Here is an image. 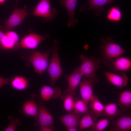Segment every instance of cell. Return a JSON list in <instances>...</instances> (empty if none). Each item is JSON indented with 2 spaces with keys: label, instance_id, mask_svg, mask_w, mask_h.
Returning <instances> with one entry per match:
<instances>
[{
  "label": "cell",
  "instance_id": "obj_16",
  "mask_svg": "<svg viewBox=\"0 0 131 131\" xmlns=\"http://www.w3.org/2000/svg\"><path fill=\"white\" fill-rule=\"evenodd\" d=\"M35 96L32 94L31 98L23 104L22 111L26 117L28 115L35 118L37 117L38 108L34 99Z\"/></svg>",
  "mask_w": 131,
  "mask_h": 131
},
{
  "label": "cell",
  "instance_id": "obj_22",
  "mask_svg": "<svg viewBox=\"0 0 131 131\" xmlns=\"http://www.w3.org/2000/svg\"><path fill=\"white\" fill-rule=\"evenodd\" d=\"M91 111L97 116L102 115L104 106L96 95L94 96L89 103Z\"/></svg>",
  "mask_w": 131,
  "mask_h": 131
},
{
  "label": "cell",
  "instance_id": "obj_21",
  "mask_svg": "<svg viewBox=\"0 0 131 131\" xmlns=\"http://www.w3.org/2000/svg\"><path fill=\"white\" fill-rule=\"evenodd\" d=\"M118 104L123 111L129 110L131 107V91L126 90L121 92L119 96Z\"/></svg>",
  "mask_w": 131,
  "mask_h": 131
},
{
  "label": "cell",
  "instance_id": "obj_7",
  "mask_svg": "<svg viewBox=\"0 0 131 131\" xmlns=\"http://www.w3.org/2000/svg\"><path fill=\"white\" fill-rule=\"evenodd\" d=\"M50 38L48 34L42 36L35 32H31L22 38L20 43V46L24 48L34 49L42 41Z\"/></svg>",
  "mask_w": 131,
  "mask_h": 131
},
{
  "label": "cell",
  "instance_id": "obj_25",
  "mask_svg": "<svg viewBox=\"0 0 131 131\" xmlns=\"http://www.w3.org/2000/svg\"><path fill=\"white\" fill-rule=\"evenodd\" d=\"M73 97L71 94L65 91L62 95L61 98L64 102V108L67 111L70 112L74 109L75 102Z\"/></svg>",
  "mask_w": 131,
  "mask_h": 131
},
{
  "label": "cell",
  "instance_id": "obj_26",
  "mask_svg": "<svg viewBox=\"0 0 131 131\" xmlns=\"http://www.w3.org/2000/svg\"><path fill=\"white\" fill-rule=\"evenodd\" d=\"M122 13L121 10L118 8L113 7L109 10L106 17L109 20L113 22H117L121 18Z\"/></svg>",
  "mask_w": 131,
  "mask_h": 131
},
{
  "label": "cell",
  "instance_id": "obj_23",
  "mask_svg": "<svg viewBox=\"0 0 131 131\" xmlns=\"http://www.w3.org/2000/svg\"><path fill=\"white\" fill-rule=\"evenodd\" d=\"M12 87L18 90H22L29 87L28 81L26 78L22 76H16L11 82Z\"/></svg>",
  "mask_w": 131,
  "mask_h": 131
},
{
  "label": "cell",
  "instance_id": "obj_32",
  "mask_svg": "<svg viewBox=\"0 0 131 131\" xmlns=\"http://www.w3.org/2000/svg\"><path fill=\"white\" fill-rule=\"evenodd\" d=\"M40 129L41 131H52L54 130L53 127L47 126H41Z\"/></svg>",
  "mask_w": 131,
  "mask_h": 131
},
{
  "label": "cell",
  "instance_id": "obj_1",
  "mask_svg": "<svg viewBox=\"0 0 131 131\" xmlns=\"http://www.w3.org/2000/svg\"><path fill=\"white\" fill-rule=\"evenodd\" d=\"M102 45L100 47L101 59L103 64L107 65L111 59L121 56L126 51L120 45L115 43L110 37L106 39H100Z\"/></svg>",
  "mask_w": 131,
  "mask_h": 131
},
{
  "label": "cell",
  "instance_id": "obj_10",
  "mask_svg": "<svg viewBox=\"0 0 131 131\" xmlns=\"http://www.w3.org/2000/svg\"><path fill=\"white\" fill-rule=\"evenodd\" d=\"M36 119V122L35 124L36 125H38L39 127L49 126L54 128V124L53 117L44 105H39Z\"/></svg>",
  "mask_w": 131,
  "mask_h": 131
},
{
  "label": "cell",
  "instance_id": "obj_11",
  "mask_svg": "<svg viewBox=\"0 0 131 131\" xmlns=\"http://www.w3.org/2000/svg\"><path fill=\"white\" fill-rule=\"evenodd\" d=\"M65 76L68 82L67 88L65 91L74 97L76 95V88L79 84L83 76L78 67L74 69L71 74Z\"/></svg>",
  "mask_w": 131,
  "mask_h": 131
},
{
  "label": "cell",
  "instance_id": "obj_3",
  "mask_svg": "<svg viewBox=\"0 0 131 131\" xmlns=\"http://www.w3.org/2000/svg\"><path fill=\"white\" fill-rule=\"evenodd\" d=\"M79 58L81 61V64L78 67L83 76L86 78L98 79L96 72L99 68L101 59L93 56L89 57L82 54L80 55Z\"/></svg>",
  "mask_w": 131,
  "mask_h": 131
},
{
  "label": "cell",
  "instance_id": "obj_31",
  "mask_svg": "<svg viewBox=\"0 0 131 131\" xmlns=\"http://www.w3.org/2000/svg\"><path fill=\"white\" fill-rule=\"evenodd\" d=\"M10 78H4L0 77V89L4 85L8 83Z\"/></svg>",
  "mask_w": 131,
  "mask_h": 131
},
{
  "label": "cell",
  "instance_id": "obj_12",
  "mask_svg": "<svg viewBox=\"0 0 131 131\" xmlns=\"http://www.w3.org/2000/svg\"><path fill=\"white\" fill-rule=\"evenodd\" d=\"M66 10L69 16L67 26L68 27L74 26L78 22L75 18V13L77 0H58Z\"/></svg>",
  "mask_w": 131,
  "mask_h": 131
},
{
  "label": "cell",
  "instance_id": "obj_19",
  "mask_svg": "<svg viewBox=\"0 0 131 131\" xmlns=\"http://www.w3.org/2000/svg\"><path fill=\"white\" fill-rule=\"evenodd\" d=\"M20 43H15L9 38L0 29V49L4 50L15 49L20 47Z\"/></svg>",
  "mask_w": 131,
  "mask_h": 131
},
{
  "label": "cell",
  "instance_id": "obj_17",
  "mask_svg": "<svg viewBox=\"0 0 131 131\" xmlns=\"http://www.w3.org/2000/svg\"><path fill=\"white\" fill-rule=\"evenodd\" d=\"M131 129V117L124 115L120 117L115 122L112 130L117 131H127Z\"/></svg>",
  "mask_w": 131,
  "mask_h": 131
},
{
  "label": "cell",
  "instance_id": "obj_13",
  "mask_svg": "<svg viewBox=\"0 0 131 131\" xmlns=\"http://www.w3.org/2000/svg\"><path fill=\"white\" fill-rule=\"evenodd\" d=\"M104 74L110 83L119 88H123L128 84L129 79L126 74L118 75L106 71Z\"/></svg>",
  "mask_w": 131,
  "mask_h": 131
},
{
  "label": "cell",
  "instance_id": "obj_33",
  "mask_svg": "<svg viewBox=\"0 0 131 131\" xmlns=\"http://www.w3.org/2000/svg\"><path fill=\"white\" fill-rule=\"evenodd\" d=\"M67 130L68 131H77L75 127H71L67 128Z\"/></svg>",
  "mask_w": 131,
  "mask_h": 131
},
{
  "label": "cell",
  "instance_id": "obj_24",
  "mask_svg": "<svg viewBox=\"0 0 131 131\" xmlns=\"http://www.w3.org/2000/svg\"><path fill=\"white\" fill-rule=\"evenodd\" d=\"M119 111L117 105L115 103H109L104 106L102 115L106 116L112 119L118 114Z\"/></svg>",
  "mask_w": 131,
  "mask_h": 131
},
{
  "label": "cell",
  "instance_id": "obj_15",
  "mask_svg": "<svg viewBox=\"0 0 131 131\" xmlns=\"http://www.w3.org/2000/svg\"><path fill=\"white\" fill-rule=\"evenodd\" d=\"M81 115L73 110L71 113L61 116L59 119L66 128L76 127L79 125L80 117Z\"/></svg>",
  "mask_w": 131,
  "mask_h": 131
},
{
  "label": "cell",
  "instance_id": "obj_14",
  "mask_svg": "<svg viewBox=\"0 0 131 131\" xmlns=\"http://www.w3.org/2000/svg\"><path fill=\"white\" fill-rule=\"evenodd\" d=\"M61 89L58 87H52L47 85H43L40 93L41 98L46 101H48L51 98L57 99L61 94Z\"/></svg>",
  "mask_w": 131,
  "mask_h": 131
},
{
  "label": "cell",
  "instance_id": "obj_4",
  "mask_svg": "<svg viewBox=\"0 0 131 131\" xmlns=\"http://www.w3.org/2000/svg\"><path fill=\"white\" fill-rule=\"evenodd\" d=\"M26 5L22 8H18L16 6L13 11L8 19L3 21L4 24L0 25V29L5 32L22 24L25 18L31 13L27 12Z\"/></svg>",
  "mask_w": 131,
  "mask_h": 131
},
{
  "label": "cell",
  "instance_id": "obj_29",
  "mask_svg": "<svg viewBox=\"0 0 131 131\" xmlns=\"http://www.w3.org/2000/svg\"><path fill=\"white\" fill-rule=\"evenodd\" d=\"M8 119L10 120V122L8 127L5 130V131H14L16 130V126L21 124V123L18 118L15 119L13 118V116H11L8 117Z\"/></svg>",
  "mask_w": 131,
  "mask_h": 131
},
{
  "label": "cell",
  "instance_id": "obj_8",
  "mask_svg": "<svg viewBox=\"0 0 131 131\" xmlns=\"http://www.w3.org/2000/svg\"><path fill=\"white\" fill-rule=\"evenodd\" d=\"M98 81V79L85 78L80 83V91L82 99L87 104L94 96L93 88Z\"/></svg>",
  "mask_w": 131,
  "mask_h": 131
},
{
  "label": "cell",
  "instance_id": "obj_18",
  "mask_svg": "<svg viewBox=\"0 0 131 131\" xmlns=\"http://www.w3.org/2000/svg\"><path fill=\"white\" fill-rule=\"evenodd\" d=\"M97 116L91 111L85 114L80 120L78 130L81 131L91 127L97 121Z\"/></svg>",
  "mask_w": 131,
  "mask_h": 131
},
{
  "label": "cell",
  "instance_id": "obj_28",
  "mask_svg": "<svg viewBox=\"0 0 131 131\" xmlns=\"http://www.w3.org/2000/svg\"><path fill=\"white\" fill-rule=\"evenodd\" d=\"M110 119L104 118L96 122L91 127V131H103L108 126L110 123Z\"/></svg>",
  "mask_w": 131,
  "mask_h": 131
},
{
  "label": "cell",
  "instance_id": "obj_6",
  "mask_svg": "<svg viewBox=\"0 0 131 131\" xmlns=\"http://www.w3.org/2000/svg\"><path fill=\"white\" fill-rule=\"evenodd\" d=\"M52 51V47L43 53L36 50L31 56L29 61L32 64L36 72L41 75L47 69L48 57Z\"/></svg>",
  "mask_w": 131,
  "mask_h": 131
},
{
  "label": "cell",
  "instance_id": "obj_35",
  "mask_svg": "<svg viewBox=\"0 0 131 131\" xmlns=\"http://www.w3.org/2000/svg\"><path fill=\"white\" fill-rule=\"evenodd\" d=\"M18 0H16V6H17V2H18Z\"/></svg>",
  "mask_w": 131,
  "mask_h": 131
},
{
  "label": "cell",
  "instance_id": "obj_30",
  "mask_svg": "<svg viewBox=\"0 0 131 131\" xmlns=\"http://www.w3.org/2000/svg\"><path fill=\"white\" fill-rule=\"evenodd\" d=\"M4 33L7 36L12 39L15 43H19L18 42L19 40V36L16 32L10 30Z\"/></svg>",
  "mask_w": 131,
  "mask_h": 131
},
{
  "label": "cell",
  "instance_id": "obj_27",
  "mask_svg": "<svg viewBox=\"0 0 131 131\" xmlns=\"http://www.w3.org/2000/svg\"><path fill=\"white\" fill-rule=\"evenodd\" d=\"M88 104L82 99H77L74 102L73 110L81 115L88 113L90 111L88 108Z\"/></svg>",
  "mask_w": 131,
  "mask_h": 131
},
{
  "label": "cell",
  "instance_id": "obj_20",
  "mask_svg": "<svg viewBox=\"0 0 131 131\" xmlns=\"http://www.w3.org/2000/svg\"><path fill=\"white\" fill-rule=\"evenodd\" d=\"M88 2L83 5L80 9V11H83L88 9L94 10L103 9L104 6L111 3L113 0H88Z\"/></svg>",
  "mask_w": 131,
  "mask_h": 131
},
{
  "label": "cell",
  "instance_id": "obj_9",
  "mask_svg": "<svg viewBox=\"0 0 131 131\" xmlns=\"http://www.w3.org/2000/svg\"><path fill=\"white\" fill-rule=\"evenodd\" d=\"M107 65L119 74H126L131 68V61L124 57H119L110 60Z\"/></svg>",
  "mask_w": 131,
  "mask_h": 131
},
{
  "label": "cell",
  "instance_id": "obj_34",
  "mask_svg": "<svg viewBox=\"0 0 131 131\" xmlns=\"http://www.w3.org/2000/svg\"><path fill=\"white\" fill-rule=\"evenodd\" d=\"M7 0H0V4L4 3Z\"/></svg>",
  "mask_w": 131,
  "mask_h": 131
},
{
  "label": "cell",
  "instance_id": "obj_5",
  "mask_svg": "<svg viewBox=\"0 0 131 131\" xmlns=\"http://www.w3.org/2000/svg\"><path fill=\"white\" fill-rule=\"evenodd\" d=\"M31 13V15L44 18V23H46L55 20L58 12L56 8H51L49 0H41Z\"/></svg>",
  "mask_w": 131,
  "mask_h": 131
},
{
  "label": "cell",
  "instance_id": "obj_2",
  "mask_svg": "<svg viewBox=\"0 0 131 131\" xmlns=\"http://www.w3.org/2000/svg\"><path fill=\"white\" fill-rule=\"evenodd\" d=\"M59 41L56 39L53 41L51 61L48 66L47 70L49 74L50 84L54 86L56 82L62 74L63 70L60 65L58 54L59 49Z\"/></svg>",
  "mask_w": 131,
  "mask_h": 131
}]
</instances>
